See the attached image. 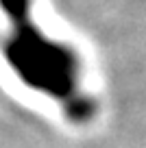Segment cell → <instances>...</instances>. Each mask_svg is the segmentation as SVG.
Listing matches in <instances>:
<instances>
[{
	"mask_svg": "<svg viewBox=\"0 0 146 148\" xmlns=\"http://www.w3.org/2000/svg\"><path fill=\"white\" fill-rule=\"evenodd\" d=\"M33 0H0L9 20L2 52L13 74L26 87L59 102L76 124L94 116V102L81 85V61L63 42L50 39L33 20Z\"/></svg>",
	"mask_w": 146,
	"mask_h": 148,
	"instance_id": "6da1fadb",
	"label": "cell"
}]
</instances>
